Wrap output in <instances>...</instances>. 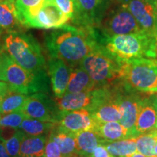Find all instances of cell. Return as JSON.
Listing matches in <instances>:
<instances>
[{"label":"cell","mask_w":157,"mask_h":157,"mask_svg":"<svg viewBox=\"0 0 157 157\" xmlns=\"http://www.w3.org/2000/svg\"><path fill=\"white\" fill-rule=\"evenodd\" d=\"M51 58L62 60L73 68L100 44L94 28L64 25L45 36Z\"/></svg>","instance_id":"cell-1"},{"label":"cell","mask_w":157,"mask_h":157,"mask_svg":"<svg viewBox=\"0 0 157 157\" xmlns=\"http://www.w3.org/2000/svg\"><path fill=\"white\" fill-rule=\"evenodd\" d=\"M124 61L100 44L82 60L79 66L87 72L96 88L111 87L121 81Z\"/></svg>","instance_id":"cell-2"},{"label":"cell","mask_w":157,"mask_h":157,"mask_svg":"<svg viewBox=\"0 0 157 157\" xmlns=\"http://www.w3.org/2000/svg\"><path fill=\"white\" fill-rule=\"evenodd\" d=\"M4 50L16 63L29 71H45L46 62L42 49L31 35L10 31L4 39Z\"/></svg>","instance_id":"cell-3"},{"label":"cell","mask_w":157,"mask_h":157,"mask_svg":"<svg viewBox=\"0 0 157 157\" xmlns=\"http://www.w3.org/2000/svg\"><path fill=\"white\" fill-rule=\"evenodd\" d=\"M0 63L4 82L8 84L13 91L29 96L44 93L48 89V76L45 71H29L16 63L5 51L0 52Z\"/></svg>","instance_id":"cell-4"},{"label":"cell","mask_w":157,"mask_h":157,"mask_svg":"<svg viewBox=\"0 0 157 157\" xmlns=\"http://www.w3.org/2000/svg\"><path fill=\"white\" fill-rule=\"evenodd\" d=\"M103 45L122 61L156 57V40L144 31L135 34L117 35L104 39Z\"/></svg>","instance_id":"cell-5"},{"label":"cell","mask_w":157,"mask_h":157,"mask_svg":"<svg viewBox=\"0 0 157 157\" xmlns=\"http://www.w3.org/2000/svg\"><path fill=\"white\" fill-rule=\"evenodd\" d=\"M121 82L127 88L146 95L157 94V62L137 58L125 63Z\"/></svg>","instance_id":"cell-6"},{"label":"cell","mask_w":157,"mask_h":157,"mask_svg":"<svg viewBox=\"0 0 157 157\" xmlns=\"http://www.w3.org/2000/svg\"><path fill=\"white\" fill-rule=\"evenodd\" d=\"M98 26L105 38L143 31L124 0H111Z\"/></svg>","instance_id":"cell-7"},{"label":"cell","mask_w":157,"mask_h":157,"mask_svg":"<svg viewBox=\"0 0 157 157\" xmlns=\"http://www.w3.org/2000/svg\"><path fill=\"white\" fill-rule=\"evenodd\" d=\"M69 20L52 0H42L27 11L21 24L29 28L56 29L66 25Z\"/></svg>","instance_id":"cell-8"},{"label":"cell","mask_w":157,"mask_h":157,"mask_svg":"<svg viewBox=\"0 0 157 157\" xmlns=\"http://www.w3.org/2000/svg\"><path fill=\"white\" fill-rule=\"evenodd\" d=\"M121 117L119 122L127 129L129 137H137L135 124L145 95L127 88L121 81L114 84Z\"/></svg>","instance_id":"cell-9"},{"label":"cell","mask_w":157,"mask_h":157,"mask_svg":"<svg viewBox=\"0 0 157 157\" xmlns=\"http://www.w3.org/2000/svg\"><path fill=\"white\" fill-rule=\"evenodd\" d=\"M21 111L27 118L58 123L60 111L45 93H36L27 98Z\"/></svg>","instance_id":"cell-10"},{"label":"cell","mask_w":157,"mask_h":157,"mask_svg":"<svg viewBox=\"0 0 157 157\" xmlns=\"http://www.w3.org/2000/svg\"><path fill=\"white\" fill-rule=\"evenodd\" d=\"M74 13L71 20L78 26L94 28L98 25L106 10V0H74Z\"/></svg>","instance_id":"cell-11"},{"label":"cell","mask_w":157,"mask_h":157,"mask_svg":"<svg viewBox=\"0 0 157 157\" xmlns=\"http://www.w3.org/2000/svg\"><path fill=\"white\" fill-rule=\"evenodd\" d=\"M95 122L85 109L60 111L57 129L67 134L75 135L83 131L93 130Z\"/></svg>","instance_id":"cell-12"},{"label":"cell","mask_w":157,"mask_h":157,"mask_svg":"<svg viewBox=\"0 0 157 157\" xmlns=\"http://www.w3.org/2000/svg\"><path fill=\"white\" fill-rule=\"evenodd\" d=\"M141 29L155 38L157 25V5L146 0H124Z\"/></svg>","instance_id":"cell-13"},{"label":"cell","mask_w":157,"mask_h":157,"mask_svg":"<svg viewBox=\"0 0 157 157\" xmlns=\"http://www.w3.org/2000/svg\"><path fill=\"white\" fill-rule=\"evenodd\" d=\"M103 88L77 93H66L57 100L60 111H70L85 109L90 112L101 97Z\"/></svg>","instance_id":"cell-14"},{"label":"cell","mask_w":157,"mask_h":157,"mask_svg":"<svg viewBox=\"0 0 157 157\" xmlns=\"http://www.w3.org/2000/svg\"><path fill=\"white\" fill-rule=\"evenodd\" d=\"M90 113L95 124L119 121L121 113L114 85L109 87L105 97Z\"/></svg>","instance_id":"cell-15"},{"label":"cell","mask_w":157,"mask_h":157,"mask_svg":"<svg viewBox=\"0 0 157 157\" xmlns=\"http://www.w3.org/2000/svg\"><path fill=\"white\" fill-rule=\"evenodd\" d=\"M157 122V95H145L135 124L137 135L145 134L156 128Z\"/></svg>","instance_id":"cell-16"},{"label":"cell","mask_w":157,"mask_h":157,"mask_svg":"<svg viewBox=\"0 0 157 157\" xmlns=\"http://www.w3.org/2000/svg\"><path fill=\"white\" fill-rule=\"evenodd\" d=\"M48 73L56 99L61 98L66 91L70 78L71 68L62 60L52 58L48 62Z\"/></svg>","instance_id":"cell-17"},{"label":"cell","mask_w":157,"mask_h":157,"mask_svg":"<svg viewBox=\"0 0 157 157\" xmlns=\"http://www.w3.org/2000/svg\"><path fill=\"white\" fill-rule=\"evenodd\" d=\"M95 89V82L84 68L81 66L71 68L70 78L65 94L91 91Z\"/></svg>","instance_id":"cell-18"},{"label":"cell","mask_w":157,"mask_h":157,"mask_svg":"<svg viewBox=\"0 0 157 157\" xmlns=\"http://www.w3.org/2000/svg\"><path fill=\"white\" fill-rule=\"evenodd\" d=\"M74 137L77 157H91L96 147L105 142L93 130L83 131Z\"/></svg>","instance_id":"cell-19"},{"label":"cell","mask_w":157,"mask_h":157,"mask_svg":"<svg viewBox=\"0 0 157 157\" xmlns=\"http://www.w3.org/2000/svg\"><path fill=\"white\" fill-rule=\"evenodd\" d=\"M93 131L107 142H112L129 137L127 129L118 121L95 124Z\"/></svg>","instance_id":"cell-20"},{"label":"cell","mask_w":157,"mask_h":157,"mask_svg":"<svg viewBox=\"0 0 157 157\" xmlns=\"http://www.w3.org/2000/svg\"><path fill=\"white\" fill-rule=\"evenodd\" d=\"M48 139L47 135L26 137L21 144L20 157H43Z\"/></svg>","instance_id":"cell-21"},{"label":"cell","mask_w":157,"mask_h":157,"mask_svg":"<svg viewBox=\"0 0 157 157\" xmlns=\"http://www.w3.org/2000/svg\"><path fill=\"white\" fill-rule=\"evenodd\" d=\"M58 123L49 122L38 119L25 118L21 123L19 129L28 136H41L47 135L52 132Z\"/></svg>","instance_id":"cell-22"},{"label":"cell","mask_w":157,"mask_h":157,"mask_svg":"<svg viewBox=\"0 0 157 157\" xmlns=\"http://www.w3.org/2000/svg\"><path fill=\"white\" fill-rule=\"evenodd\" d=\"M21 24L17 16L13 0H4L0 2V26L8 32L15 31Z\"/></svg>","instance_id":"cell-23"},{"label":"cell","mask_w":157,"mask_h":157,"mask_svg":"<svg viewBox=\"0 0 157 157\" xmlns=\"http://www.w3.org/2000/svg\"><path fill=\"white\" fill-rule=\"evenodd\" d=\"M103 145L113 157H125L137 151L135 137H129L112 142L105 141Z\"/></svg>","instance_id":"cell-24"},{"label":"cell","mask_w":157,"mask_h":157,"mask_svg":"<svg viewBox=\"0 0 157 157\" xmlns=\"http://www.w3.org/2000/svg\"><path fill=\"white\" fill-rule=\"evenodd\" d=\"M56 127L50 133L60 147L63 157H77L74 135L59 131Z\"/></svg>","instance_id":"cell-25"},{"label":"cell","mask_w":157,"mask_h":157,"mask_svg":"<svg viewBox=\"0 0 157 157\" xmlns=\"http://www.w3.org/2000/svg\"><path fill=\"white\" fill-rule=\"evenodd\" d=\"M29 96L10 90L0 100V114H7L20 111Z\"/></svg>","instance_id":"cell-26"},{"label":"cell","mask_w":157,"mask_h":157,"mask_svg":"<svg viewBox=\"0 0 157 157\" xmlns=\"http://www.w3.org/2000/svg\"><path fill=\"white\" fill-rule=\"evenodd\" d=\"M157 129H154L145 134L140 135L135 137L137 151L140 152L147 157H152L155 155L154 148L156 143Z\"/></svg>","instance_id":"cell-27"},{"label":"cell","mask_w":157,"mask_h":157,"mask_svg":"<svg viewBox=\"0 0 157 157\" xmlns=\"http://www.w3.org/2000/svg\"><path fill=\"white\" fill-rule=\"evenodd\" d=\"M25 118L27 117L21 111L0 114V131L4 129L17 130Z\"/></svg>","instance_id":"cell-28"},{"label":"cell","mask_w":157,"mask_h":157,"mask_svg":"<svg viewBox=\"0 0 157 157\" xmlns=\"http://www.w3.org/2000/svg\"><path fill=\"white\" fill-rule=\"evenodd\" d=\"M26 137V135L21 129L15 131L8 139L2 140L7 152L11 157H20V151L23 141Z\"/></svg>","instance_id":"cell-29"},{"label":"cell","mask_w":157,"mask_h":157,"mask_svg":"<svg viewBox=\"0 0 157 157\" xmlns=\"http://www.w3.org/2000/svg\"><path fill=\"white\" fill-rule=\"evenodd\" d=\"M13 1L16 10L17 18L21 24L23 17L27 11L31 7L39 5L42 0H13Z\"/></svg>","instance_id":"cell-30"},{"label":"cell","mask_w":157,"mask_h":157,"mask_svg":"<svg viewBox=\"0 0 157 157\" xmlns=\"http://www.w3.org/2000/svg\"><path fill=\"white\" fill-rule=\"evenodd\" d=\"M43 157H63L60 147L54 140L51 133L49 134L48 139L45 145Z\"/></svg>","instance_id":"cell-31"},{"label":"cell","mask_w":157,"mask_h":157,"mask_svg":"<svg viewBox=\"0 0 157 157\" xmlns=\"http://www.w3.org/2000/svg\"><path fill=\"white\" fill-rule=\"evenodd\" d=\"M58 8L64 13L70 20L73 17L74 13V0H52Z\"/></svg>","instance_id":"cell-32"},{"label":"cell","mask_w":157,"mask_h":157,"mask_svg":"<svg viewBox=\"0 0 157 157\" xmlns=\"http://www.w3.org/2000/svg\"><path fill=\"white\" fill-rule=\"evenodd\" d=\"M91 157H113L109 154L103 144H100L94 150Z\"/></svg>","instance_id":"cell-33"},{"label":"cell","mask_w":157,"mask_h":157,"mask_svg":"<svg viewBox=\"0 0 157 157\" xmlns=\"http://www.w3.org/2000/svg\"><path fill=\"white\" fill-rule=\"evenodd\" d=\"M10 90V87L7 82L0 81V100L2 99Z\"/></svg>","instance_id":"cell-34"},{"label":"cell","mask_w":157,"mask_h":157,"mask_svg":"<svg viewBox=\"0 0 157 157\" xmlns=\"http://www.w3.org/2000/svg\"><path fill=\"white\" fill-rule=\"evenodd\" d=\"M0 157H11L5 148L3 141L0 140Z\"/></svg>","instance_id":"cell-35"},{"label":"cell","mask_w":157,"mask_h":157,"mask_svg":"<svg viewBox=\"0 0 157 157\" xmlns=\"http://www.w3.org/2000/svg\"><path fill=\"white\" fill-rule=\"evenodd\" d=\"M125 157H147V156H145V155L142 154H140V152L136 151V152L133 153V154H130V155H128V156H127Z\"/></svg>","instance_id":"cell-36"},{"label":"cell","mask_w":157,"mask_h":157,"mask_svg":"<svg viewBox=\"0 0 157 157\" xmlns=\"http://www.w3.org/2000/svg\"><path fill=\"white\" fill-rule=\"evenodd\" d=\"M0 81H3L4 82L3 71H2V68L1 63H0Z\"/></svg>","instance_id":"cell-37"},{"label":"cell","mask_w":157,"mask_h":157,"mask_svg":"<svg viewBox=\"0 0 157 157\" xmlns=\"http://www.w3.org/2000/svg\"><path fill=\"white\" fill-rule=\"evenodd\" d=\"M146 1L150 2L154 4V5H157V0H146Z\"/></svg>","instance_id":"cell-38"},{"label":"cell","mask_w":157,"mask_h":157,"mask_svg":"<svg viewBox=\"0 0 157 157\" xmlns=\"http://www.w3.org/2000/svg\"><path fill=\"white\" fill-rule=\"evenodd\" d=\"M154 152H155V155L157 156V137H156V146H155V148H154Z\"/></svg>","instance_id":"cell-39"},{"label":"cell","mask_w":157,"mask_h":157,"mask_svg":"<svg viewBox=\"0 0 157 157\" xmlns=\"http://www.w3.org/2000/svg\"><path fill=\"white\" fill-rule=\"evenodd\" d=\"M155 39H156V42H157V25H156V32H155Z\"/></svg>","instance_id":"cell-40"},{"label":"cell","mask_w":157,"mask_h":157,"mask_svg":"<svg viewBox=\"0 0 157 157\" xmlns=\"http://www.w3.org/2000/svg\"><path fill=\"white\" fill-rule=\"evenodd\" d=\"M154 60L157 62V44H156V57H155Z\"/></svg>","instance_id":"cell-41"},{"label":"cell","mask_w":157,"mask_h":157,"mask_svg":"<svg viewBox=\"0 0 157 157\" xmlns=\"http://www.w3.org/2000/svg\"><path fill=\"white\" fill-rule=\"evenodd\" d=\"M2 27L0 26V34H2Z\"/></svg>","instance_id":"cell-42"},{"label":"cell","mask_w":157,"mask_h":157,"mask_svg":"<svg viewBox=\"0 0 157 157\" xmlns=\"http://www.w3.org/2000/svg\"><path fill=\"white\" fill-rule=\"evenodd\" d=\"M155 129H157V122H156V128H155Z\"/></svg>","instance_id":"cell-43"},{"label":"cell","mask_w":157,"mask_h":157,"mask_svg":"<svg viewBox=\"0 0 157 157\" xmlns=\"http://www.w3.org/2000/svg\"><path fill=\"white\" fill-rule=\"evenodd\" d=\"M2 1H4V0H0V2H2Z\"/></svg>","instance_id":"cell-44"},{"label":"cell","mask_w":157,"mask_h":157,"mask_svg":"<svg viewBox=\"0 0 157 157\" xmlns=\"http://www.w3.org/2000/svg\"><path fill=\"white\" fill-rule=\"evenodd\" d=\"M152 157H157V156H152Z\"/></svg>","instance_id":"cell-45"},{"label":"cell","mask_w":157,"mask_h":157,"mask_svg":"<svg viewBox=\"0 0 157 157\" xmlns=\"http://www.w3.org/2000/svg\"><path fill=\"white\" fill-rule=\"evenodd\" d=\"M21 157H23V156H21Z\"/></svg>","instance_id":"cell-46"}]
</instances>
